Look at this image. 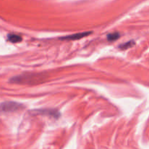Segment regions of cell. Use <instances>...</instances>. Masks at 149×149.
I'll return each mask as SVG.
<instances>
[{
    "label": "cell",
    "mask_w": 149,
    "mask_h": 149,
    "mask_svg": "<svg viewBox=\"0 0 149 149\" xmlns=\"http://www.w3.org/2000/svg\"><path fill=\"white\" fill-rule=\"evenodd\" d=\"M120 36H121V35H120L119 33L115 32V33H109V34H108L107 39H108V40L110 41V42H113V41H115L117 40V39H119Z\"/></svg>",
    "instance_id": "8992f818"
},
{
    "label": "cell",
    "mask_w": 149,
    "mask_h": 149,
    "mask_svg": "<svg viewBox=\"0 0 149 149\" xmlns=\"http://www.w3.org/2000/svg\"><path fill=\"white\" fill-rule=\"evenodd\" d=\"M24 109L22 103L14 101H6L0 104V113H11Z\"/></svg>",
    "instance_id": "7a4b0ae2"
},
{
    "label": "cell",
    "mask_w": 149,
    "mask_h": 149,
    "mask_svg": "<svg viewBox=\"0 0 149 149\" xmlns=\"http://www.w3.org/2000/svg\"><path fill=\"white\" fill-rule=\"evenodd\" d=\"M7 40L9 42H12V43H17V42H20L22 41V37L18 34H15V33H10L7 36Z\"/></svg>",
    "instance_id": "5b68a950"
},
{
    "label": "cell",
    "mask_w": 149,
    "mask_h": 149,
    "mask_svg": "<svg viewBox=\"0 0 149 149\" xmlns=\"http://www.w3.org/2000/svg\"><path fill=\"white\" fill-rule=\"evenodd\" d=\"M31 113L32 114H39L42 116H51L55 119H58L61 116V113L56 109H34V110L31 111Z\"/></svg>",
    "instance_id": "3957f363"
},
{
    "label": "cell",
    "mask_w": 149,
    "mask_h": 149,
    "mask_svg": "<svg viewBox=\"0 0 149 149\" xmlns=\"http://www.w3.org/2000/svg\"><path fill=\"white\" fill-rule=\"evenodd\" d=\"M91 33H92V31L81 32V33H74V34L70 35V36H64V37H61V39H63V40H78V39H82L85 36H89Z\"/></svg>",
    "instance_id": "277c9868"
},
{
    "label": "cell",
    "mask_w": 149,
    "mask_h": 149,
    "mask_svg": "<svg viewBox=\"0 0 149 149\" xmlns=\"http://www.w3.org/2000/svg\"><path fill=\"white\" fill-rule=\"evenodd\" d=\"M134 45V41H129V42H126V43H124L122 44V45H121L119 47L121 48V49H123V50H124V49H129V48L131 47H133Z\"/></svg>",
    "instance_id": "52a82bcc"
},
{
    "label": "cell",
    "mask_w": 149,
    "mask_h": 149,
    "mask_svg": "<svg viewBox=\"0 0 149 149\" xmlns=\"http://www.w3.org/2000/svg\"><path fill=\"white\" fill-rule=\"evenodd\" d=\"M47 76L41 73H26L12 77L10 82L12 84L23 85H36L45 81Z\"/></svg>",
    "instance_id": "6da1fadb"
}]
</instances>
